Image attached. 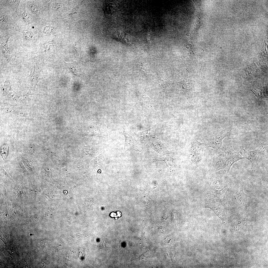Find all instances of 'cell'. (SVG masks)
Listing matches in <instances>:
<instances>
[{
	"instance_id": "1",
	"label": "cell",
	"mask_w": 268,
	"mask_h": 268,
	"mask_svg": "<svg viewBox=\"0 0 268 268\" xmlns=\"http://www.w3.org/2000/svg\"><path fill=\"white\" fill-rule=\"evenodd\" d=\"M243 187L226 190L223 195L222 201L223 207L230 208H243L245 207L246 200Z\"/></svg>"
},
{
	"instance_id": "2",
	"label": "cell",
	"mask_w": 268,
	"mask_h": 268,
	"mask_svg": "<svg viewBox=\"0 0 268 268\" xmlns=\"http://www.w3.org/2000/svg\"><path fill=\"white\" fill-rule=\"evenodd\" d=\"M228 174L224 169L211 171L208 181L211 192L218 195L224 194L229 187Z\"/></svg>"
},
{
	"instance_id": "3",
	"label": "cell",
	"mask_w": 268,
	"mask_h": 268,
	"mask_svg": "<svg viewBox=\"0 0 268 268\" xmlns=\"http://www.w3.org/2000/svg\"><path fill=\"white\" fill-rule=\"evenodd\" d=\"M201 204L203 207L212 209L224 222L225 214L221 199L217 194L211 192L204 193L201 199Z\"/></svg>"
},
{
	"instance_id": "4",
	"label": "cell",
	"mask_w": 268,
	"mask_h": 268,
	"mask_svg": "<svg viewBox=\"0 0 268 268\" xmlns=\"http://www.w3.org/2000/svg\"><path fill=\"white\" fill-rule=\"evenodd\" d=\"M233 129L226 128L209 135L206 141L204 142L205 146L212 148L214 149H219L222 146V141L224 138L228 136L235 134Z\"/></svg>"
},
{
	"instance_id": "5",
	"label": "cell",
	"mask_w": 268,
	"mask_h": 268,
	"mask_svg": "<svg viewBox=\"0 0 268 268\" xmlns=\"http://www.w3.org/2000/svg\"><path fill=\"white\" fill-rule=\"evenodd\" d=\"M219 149L223 151L225 157V162L223 169L228 173L232 165L238 161L243 159L239 152H235L232 146H222Z\"/></svg>"
},
{
	"instance_id": "6",
	"label": "cell",
	"mask_w": 268,
	"mask_h": 268,
	"mask_svg": "<svg viewBox=\"0 0 268 268\" xmlns=\"http://www.w3.org/2000/svg\"><path fill=\"white\" fill-rule=\"evenodd\" d=\"M204 143H201L198 141L195 137L192 138L190 148L191 160L196 165L199 164L201 162L203 154Z\"/></svg>"
},
{
	"instance_id": "7",
	"label": "cell",
	"mask_w": 268,
	"mask_h": 268,
	"mask_svg": "<svg viewBox=\"0 0 268 268\" xmlns=\"http://www.w3.org/2000/svg\"><path fill=\"white\" fill-rule=\"evenodd\" d=\"M266 148V145L263 142L257 149L254 150H246L244 147H242L239 152L244 159H247L250 162L252 168L255 169L257 157L260 153L264 152Z\"/></svg>"
},
{
	"instance_id": "8",
	"label": "cell",
	"mask_w": 268,
	"mask_h": 268,
	"mask_svg": "<svg viewBox=\"0 0 268 268\" xmlns=\"http://www.w3.org/2000/svg\"><path fill=\"white\" fill-rule=\"evenodd\" d=\"M225 162L224 152L219 149H214L213 159L211 167V171L223 169Z\"/></svg>"
},
{
	"instance_id": "9",
	"label": "cell",
	"mask_w": 268,
	"mask_h": 268,
	"mask_svg": "<svg viewBox=\"0 0 268 268\" xmlns=\"http://www.w3.org/2000/svg\"><path fill=\"white\" fill-rule=\"evenodd\" d=\"M29 77L31 81V88L34 89L38 81L35 67L31 68Z\"/></svg>"
},
{
	"instance_id": "10",
	"label": "cell",
	"mask_w": 268,
	"mask_h": 268,
	"mask_svg": "<svg viewBox=\"0 0 268 268\" xmlns=\"http://www.w3.org/2000/svg\"><path fill=\"white\" fill-rule=\"evenodd\" d=\"M66 65V67L69 70L70 72L73 74L76 75H79L81 74L79 73L78 69L79 68L77 65V63L75 61H73L72 62L67 63L64 61Z\"/></svg>"
},
{
	"instance_id": "11",
	"label": "cell",
	"mask_w": 268,
	"mask_h": 268,
	"mask_svg": "<svg viewBox=\"0 0 268 268\" xmlns=\"http://www.w3.org/2000/svg\"><path fill=\"white\" fill-rule=\"evenodd\" d=\"M158 81L160 84L164 87L169 86L171 83L165 73L162 71H160L159 74Z\"/></svg>"
},
{
	"instance_id": "12",
	"label": "cell",
	"mask_w": 268,
	"mask_h": 268,
	"mask_svg": "<svg viewBox=\"0 0 268 268\" xmlns=\"http://www.w3.org/2000/svg\"><path fill=\"white\" fill-rule=\"evenodd\" d=\"M126 33L121 31H115L114 32L112 35V38L122 42H126L127 40V36Z\"/></svg>"
},
{
	"instance_id": "13",
	"label": "cell",
	"mask_w": 268,
	"mask_h": 268,
	"mask_svg": "<svg viewBox=\"0 0 268 268\" xmlns=\"http://www.w3.org/2000/svg\"><path fill=\"white\" fill-rule=\"evenodd\" d=\"M250 90L258 97H267V96L266 95H267V93L265 88L256 87Z\"/></svg>"
},
{
	"instance_id": "14",
	"label": "cell",
	"mask_w": 268,
	"mask_h": 268,
	"mask_svg": "<svg viewBox=\"0 0 268 268\" xmlns=\"http://www.w3.org/2000/svg\"><path fill=\"white\" fill-rule=\"evenodd\" d=\"M115 5L111 3L107 4L104 5L103 8L105 14L110 15L115 11Z\"/></svg>"
},
{
	"instance_id": "15",
	"label": "cell",
	"mask_w": 268,
	"mask_h": 268,
	"mask_svg": "<svg viewBox=\"0 0 268 268\" xmlns=\"http://www.w3.org/2000/svg\"><path fill=\"white\" fill-rule=\"evenodd\" d=\"M165 162L170 170H175L176 168L175 162L173 159L170 157H166Z\"/></svg>"
},
{
	"instance_id": "16",
	"label": "cell",
	"mask_w": 268,
	"mask_h": 268,
	"mask_svg": "<svg viewBox=\"0 0 268 268\" xmlns=\"http://www.w3.org/2000/svg\"><path fill=\"white\" fill-rule=\"evenodd\" d=\"M0 22L1 23H3L5 22L7 20V19L5 15L2 14H0Z\"/></svg>"
},
{
	"instance_id": "17",
	"label": "cell",
	"mask_w": 268,
	"mask_h": 268,
	"mask_svg": "<svg viewBox=\"0 0 268 268\" xmlns=\"http://www.w3.org/2000/svg\"><path fill=\"white\" fill-rule=\"evenodd\" d=\"M22 17L23 19L26 21H27V19L29 18V16L26 14L23 13V14Z\"/></svg>"
},
{
	"instance_id": "18",
	"label": "cell",
	"mask_w": 268,
	"mask_h": 268,
	"mask_svg": "<svg viewBox=\"0 0 268 268\" xmlns=\"http://www.w3.org/2000/svg\"><path fill=\"white\" fill-rule=\"evenodd\" d=\"M45 240H43L42 241L40 240V245L41 247H43V246H45L44 245L46 243H45Z\"/></svg>"
}]
</instances>
